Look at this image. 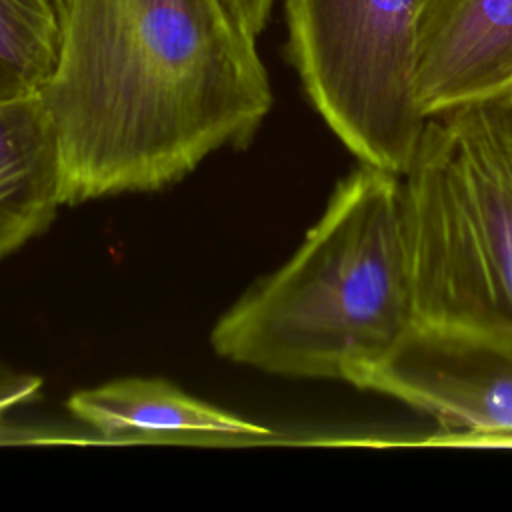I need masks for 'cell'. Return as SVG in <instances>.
<instances>
[{
	"label": "cell",
	"mask_w": 512,
	"mask_h": 512,
	"mask_svg": "<svg viewBox=\"0 0 512 512\" xmlns=\"http://www.w3.org/2000/svg\"><path fill=\"white\" fill-rule=\"evenodd\" d=\"M38 96L64 204L160 190L250 142L272 106L256 36L226 0H60Z\"/></svg>",
	"instance_id": "cell-1"
},
{
	"label": "cell",
	"mask_w": 512,
	"mask_h": 512,
	"mask_svg": "<svg viewBox=\"0 0 512 512\" xmlns=\"http://www.w3.org/2000/svg\"><path fill=\"white\" fill-rule=\"evenodd\" d=\"M412 324L402 176L360 162L290 260L254 284L210 340L236 364L352 384Z\"/></svg>",
	"instance_id": "cell-2"
},
{
	"label": "cell",
	"mask_w": 512,
	"mask_h": 512,
	"mask_svg": "<svg viewBox=\"0 0 512 512\" xmlns=\"http://www.w3.org/2000/svg\"><path fill=\"white\" fill-rule=\"evenodd\" d=\"M402 188L414 320L512 336V104L430 116Z\"/></svg>",
	"instance_id": "cell-3"
},
{
	"label": "cell",
	"mask_w": 512,
	"mask_h": 512,
	"mask_svg": "<svg viewBox=\"0 0 512 512\" xmlns=\"http://www.w3.org/2000/svg\"><path fill=\"white\" fill-rule=\"evenodd\" d=\"M424 2H284L288 58L318 114L362 164L400 176L428 120L416 98Z\"/></svg>",
	"instance_id": "cell-4"
},
{
	"label": "cell",
	"mask_w": 512,
	"mask_h": 512,
	"mask_svg": "<svg viewBox=\"0 0 512 512\" xmlns=\"http://www.w3.org/2000/svg\"><path fill=\"white\" fill-rule=\"evenodd\" d=\"M352 386L438 422V444L512 446V336L420 322Z\"/></svg>",
	"instance_id": "cell-5"
},
{
	"label": "cell",
	"mask_w": 512,
	"mask_h": 512,
	"mask_svg": "<svg viewBox=\"0 0 512 512\" xmlns=\"http://www.w3.org/2000/svg\"><path fill=\"white\" fill-rule=\"evenodd\" d=\"M416 98L424 118L476 104H512V0L424 2Z\"/></svg>",
	"instance_id": "cell-6"
},
{
	"label": "cell",
	"mask_w": 512,
	"mask_h": 512,
	"mask_svg": "<svg viewBox=\"0 0 512 512\" xmlns=\"http://www.w3.org/2000/svg\"><path fill=\"white\" fill-rule=\"evenodd\" d=\"M68 410L100 444L260 446L288 444L278 430L246 420L158 378H122L74 392Z\"/></svg>",
	"instance_id": "cell-7"
},
{
	"label": "cell",
	"mask_w": 512,
	"mask_h": 512,
	"mask_svg": "<svg viewBox=\"0 0 512 512\" xmlns=\"http://www.w3.org/2000/svg\"><path fill=\"white\" fill-rule=\"evenodd\" d=\"M62 204L56 136L40 96L0 102V260L44 232Z\"/></svg>",
	"instance_id": "cell-8"
},
{
	"label": "cell",
	"mask_w": 512,
	"mask_h": 512,
	"mask_svg": "<svg viewBox=\"0 0 512 512\" xmlns=\"http://www.w3.org/2000/svg\"><path fill=\"white\" fill-rule=\"evenodd\" d=\"M60 42V0H0V102L40 94Z\"/></svg>",
	"instance_id": "cell-9"
},
{
	"label": "cell",
	"mask_w": 512,
	"mask_h": 512,
	"mask_svg": "<svg viewBox=\"0 0 512 512\" xmlns=\"http://www.w3.org/2000/svg\"><path fill=\"white\" fill-rule=\"evenodd\" d=\"M42 388V380L38 376L14 370L6 362L0 360V446H16V444H94L92 438H74V436H58L52 432L30 430L14 426L6 420L8 412L32 402Z\"/></svg>",
	"instance_id": "cell-10"
},
{
	"label": "cell",
	"mask_w": 512,
	"mask_h": 512,
	"mask_svg": "<svg viewBox=\"0 0 512 512\" xmlns=\"http://www.w3.org/2000/svg\"><path fill=\"white\" fill-rule=\"evenodd\" d=\"M274 2L276 0H226L236 20L256 38L266 28Z\"/></svg>",
	"instance_id": "cell-11"
}]
</instances>
